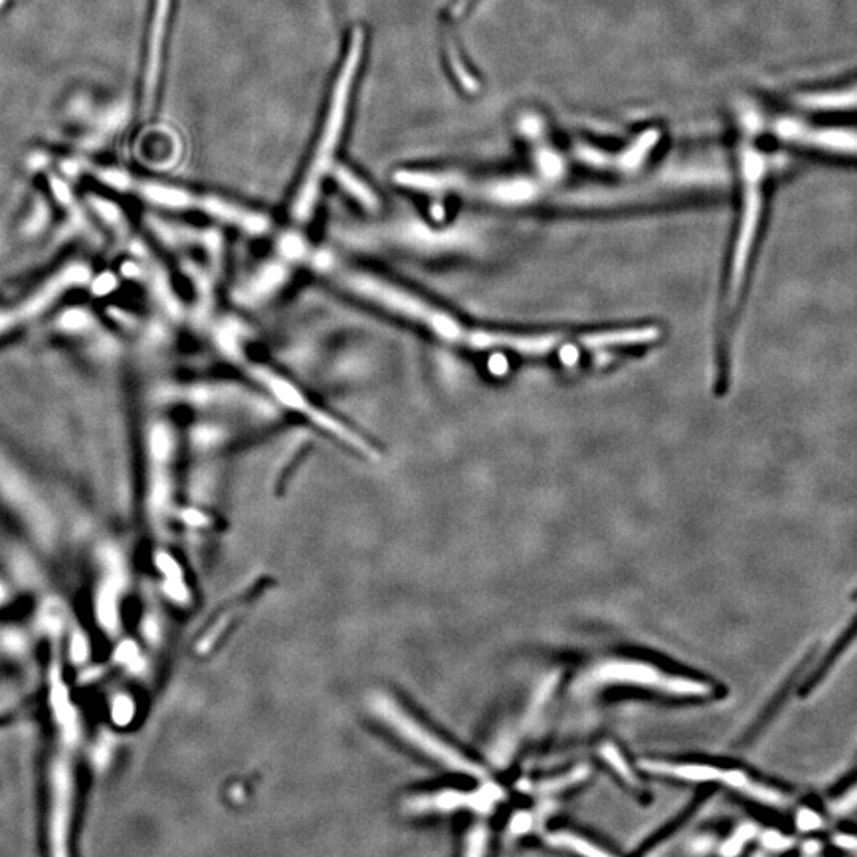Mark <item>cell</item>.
<instances>
[{
  "mask_svg": "<svg viewBox=\"0 0 857 857\" xmlns=\"http://www.w3.org/2000/svg\"><path fill=\"white\" fill-rule=\"evenodd\" d=\"M316 273L331 280L337 288L364 304L378 308L386 315L402 319L429 332L451 345L473 351L507 350L524 356H546L559 353L562 358L575 346V335L512 334L467 326L461 319L446 312L399 281L343 262L329 251L315 250L310 266Z\"/></svg>",
  "mask_w": 857,
  "mask_h": 857,
  "instance_id": "1",
  "label": "cell"
},
{
  "mask_svg": "<svg viewBox=\"0 0 857 857\" xmlns=\"http://www.w3.org/2000/svg\"><path fill=\"white\" fill-rule=\"evenodd\" d=\"M100 180L107 185L131 193L150 205L178 212H197L210 220L234 227L251 237L267 234L272 229V220L266 213L235 202L218 194L196 193L180 186L162 185L156 181L135 178L118 170H104L99 173Z\"/></svg>",
  "mask_w": 857,
  "mask_h": 857,
  "instance_id": "2",
  "label": "cell"
},
{
  "mask_svg": "<svg viewBox=\"0 0 857 857\" xmlns=\"http://www.w3.org/2000/svg\"><path fill=\"white\" fill-rule=\"evenodd\" d=\"M362 53H364V34L362 29L356 27L351 34L350 47L346 51L339 77L335 80L331 104L327 110L318 147L313 154L312 164L308 167L307 177L300 185L291 207V218L296 224L308 223L312 218L318 202L319 189L334 164L335 151L339 148L343 127H345L354 80L358 77L359 66H361Z\"/></svg>",
  "mask_w": 857,
  "mask_h": 857,
  "instance_id": "3",
  "label": "cell"
},
{
  "mask_svg": "<svg viewBox=\"0 0 857 857\" xmlns=\"http://www.w3.org/2000/svg\"><path fill=\"white\" fill-rule=\"evenodd\" d=\"M231 361L242 367L246 377L250 378L261 391H264V394H267V399L275 402L278 407L304 418L318 431L329 435L332 439L342 443L346 448L356 451L364 458H380V450L372 440L367 439L366 435L345 423L339 416L332 415L331 412H327L326 408L315 404L308 397L307 392L296 385L291 378L286 377L285 373L273 369L272 366L264 364V362L254 361L245 351H240Z\"/></svg>",
  "mask_w": 857,
  "mask_h": 857,
  "instance_id": "4",
  "label": "cell"
},
{
  "mask_svg": "<svg viewBox=\"0 0 857 857\" xmlns=\"http://www.w3.org/2000/svg\"><path fill=\"white\" fill-rule=\"evenodd\" d=\"M581 683L583 688H599V686L608 685L638 686V688L654 689V691L678 697H707L711 694L710 686L704 681L670 675L656 669L654 665L629 661V659L602 662L589 670Z\"/></svg>",
  "mask_w": 857,
  "mask_h": 857,
  "instance_id": "5",
  "label": "cell"
},
{
  "mask_svg": "<svg viewBox=\"0 0 857 857\" xmlns=\"http://www.w3.org/2000/svg\"><path fill=\"white\" fill-rule=\"evenodd\" d=\"M370 707L386 726L391 727L392 731L404 738L405 742H410V745L426 753L429 758L450 767L454 772L466 773L470 777H485V770L481 769L477 762L467 759L464 754L454 750L453 746L443 742L442 738L437 737L434 732H429V729L400 707L396 700H392L385 694H377L372 697Z\"/></svg>",
  "mask_w": 857,
  "mask_h": 857,
  "instance_id": "6",
  "label": "cell"
},
{
  "mask_svg": "<svg viewBox=\"0 0 857 857\" xmlns=\"http://www.w3.org/2000/svg\"><path fill=\"white\" fill-rule=\"evenodd\" d=\"M148 508L151 518L166 521L173 500V464L177 458V434L167 418L151 421L147 435Z\"/></svg>",
  "mask_w": 857,
  "mask_h": 857,
  "instance_id": "7",
  "label": "cell"
},
{
  "mask_svg": "<svg viewBox=\"0 0 857 857\" xmlns=\"http://www.w3.org/2000/svg\"><path fill=\"white\" fill-rule=\"evenodd\" d=\"M762 172L764 169H762L761 159L754 154H748L745 159V208H743L742 224H740L737 246H735L731 288H729V302L732 307L737 305L738 296L745 283L746 270L750 264L751 251L758 232L759 218H761Z\"/></svg>",
  "mask_w": 857,
  "mask_h": 857,
  "instance_id": "8",
  "label": "cell"
},
{
  "mask_svg": "<svg viewBox=\"0 0 857 857\" xmlns=\"http://www.w3.org/2000/svg\"><path fill=\"white\" fill-rule=\"evenodd\" d=\"M88 277L89 273L86 267H69V269L59 272L56 277L50 278L37 293L27 297L21 304L10 308V310H0V335L12 331L16 326H20L23 321H29V319L39 316L45 308L54 304L62 293H66L67 289L85 283Z\"/></svg>",
  "mask_w": 857,
  "mask_h": 857,
  "instance_id": "9",
  "label": "cell"
},
{
  "mask_svg": "<svg viewBox=\"0 0 857 857\" xmlns=\"http://www.w3.org/2000/svg\"><path fill=\"white\" fill-rule=\"evenodd\" d=\"M50 843L56 856L67 853L74 775L66 758H58L51 767Z\"/></svg>",
  "mask_w": 857,
  "mask_h": 857,
  "instance_id": "10",
  "label": "cell"
},
{
  "mask_svg": "<svg viewBox=\"0 0 857 857\" xmlns=\"http://www.w3.org/2000/svg\"><path fill=\"white\" fill-rule=\"evenodd\" d=\"M504 796V792L496 784H485L475 792H461L456 789L421 794L405 802V810L410 813H443V811L472 808L478 813H489L494 804Z\"/></svg>",
  "mask_w": 857,
  "mask_h": 857,
  "instance_id": "11",
  "label": "cell"
},
{
  "mask_svg": "<svg viewBox=\"0 0 857 857\" xmlns=\"http://www.w3.org/2000/svg\"><path fill=\"white\" fill-rule=\"evenodd\" d=\"M296 270V267L291 266L289 262L272 254L270 258L264 259L258 267H254L253 272L240 283L235 297L240 304L248 305V307L266 304L278 293H281V289L288 286L289 281L293 280Z\"/></svg>",
  "mask_w": 857,
  "mask_h": 857,
  "instance_id": "12",
  "label": "cell"
},
{
  "mask_svg": "<svg viewBox=\"0 0 857 857\" xmlns=\"http://www.w3.org/2000/svg\"><path fill=\"white\" fill-rule=\"evenodd\" d=\"M781 139L831 153L857 156V131L845 127H813L794 120L778 124Z\"/></svg>",
  "mask_w": 857,
  "mask_h": 857,
  "instance_id": "13",
  "label": "cell"
},
{
  "mask_svg": "<svg viewBox=\"0 0 857 857\" xmlns=\"http://www.w3.org/2000/svg\"><path fill=\"white\" fill-rule=\"evenodd\" d=\"M100 558L105 565V581L97 594V619L105 631L115 634L120 629V594L126 583V572L115 550L102 551Z\"/></svg>",
  "mask_w": 857,
  "mask_h": 857,
  "instance_id": "14",
  "label": "cell"
},
{
  "mask_svg": "<svg viewBox=\"0 0 857 857\" xmlns=\"http://www.w3.org/2000/svg\"><path fill=\"white\" fill-rule=\"evenodd\" d=\"M642 769L653 775L689 781V783H719L721 770L713 765L689 764V762L642 761Z\"/></svg>",
  "mask_w": 857,
  "mask_h": 857,
  "instance_id": "15",
  "label": "cell"
},
{
  "mask_svg": "<svg viewBox=\"0 0 857 857\" xmlns=\"http://www.w3.org/2000/svg\"><path fill=\"white\" fill-rule=\"evenodd\" d=\"M51 707H53L54 718L61 727L62 735L66 742L74 743L78 738L77 710L70 702L69 691L62 683L59 665L54 664L51 670Z\"/></svg>",
  "mask_w": 857,
  "mask_h": 857,
  "instance_id": "16",
  "label": "cell"
},
{
  "mask_svg": "<svg viewBox=\"0 0 857 857\" xmlns=\"http://www.w3.org/2000/svg\"><path fill=\"white\" fill-rule=\"evenodd\" d=\"M719 783L726 784L729 788L737 789V791L743 792L746 796L753 797V799L759 800V802H764V804L783 805L786 802V797L780 791L769 788L765 784L756 783V781L751 780L746 773L740 772V770H721Z\"/></svg>",
  "mask_w": 857,
  "mask_h": 857,
  "instance_id": "17",
  "label": "cell"
},
{
  "mask_svg": "<svg viewBox=\"0 0 857 857\" xmlns=\"http://www.w3.org/2000/svg\"><path fill=\"white\" fill-rule=\"evenodd\" d=\"M156 565H158V569L161 570L162 575L166 577L164 591H166L167 596L175 600V602H180V604L188 602V588H186L185 577H183V572H181L177 561L170 554L159 553L156 556Z\"/></svg>",
  "mask_w": 857,
  "mask_h": 857,
  "instance_id": "18",
  "label": "cell"
},
{
  "mask_svg": "<svg viewBox=\"0 0 857 857\" xmlns=\"http://www.w3.org/2000/svg\"><path fill=\"white\" fill-rule=\"evenodd\" d=\"M802 104L815 110H843V108L857 107V85L838 89V91H829V93L811 94L802 99Z\"/></svg>",
  "mask_w": 857,
  "mask_h": 857,
  "instance_id": "19",
  "label": "cell"
},
{
  "mask_svg": "<svg viewBox=\"0 0 857 857\" xmlns=\"http://www.w3.org/2000/svg\"><path fill=\"white\" fill-rule=\"evenodd\" d=\"M335 177L339 180L340 185L354 197V199L358 200L359 204L364 205L367 208H377L378 207V199L373 193L372 189L364 183V181L359 180L354 173H351L348 169H342L340 167L339 172L335 173Z\"/></svg>",
  "mask_w": 857,
  "mask_h": 857,
  "instance_id": "20",
  "label": "cell"
},
{
  "mask_svg": "<svg viewBox=\"0 0 857 857\" xmlns=\"http://www.w3.org/2000/svg\"><path fill=\"white\" fill-rule=\"evenodd\" d=\"M551 845L559 846L564 850L573 851V853L586 854V856H607V851L600 850L599 846L588 842L585 838L578 835L569 834V832H558L551 835Z\"/></svg>",
  "mask_w": 857,
  "mask_h": 857,
  "instance_id": "21",
  "label": "cell"
},
{
  "mask_svg": "<svg viewBox=\"0 0 857 857\" xmlns=\"http://www.w3.org/2000/svg\"><path fill=\"white\" fill-rule=\"evenodd\" d=\"M600 756L607 762L616 773H618L619 777L623 778L627 784H632L635 786L637 784V777H635V773L632 772L631 765L627 764L626 759H624L623 754L619 753L618 748L612 743H607V745L602 746L600 748Z\"/></svg>",
  "mask_w": 857,
  "mask_h": 857,
  "instance_id": "22",
  "label": "cell"
},
{
  "mask_svg": "<svg viewBox=\"0 0 857 857\" xmlns=\"http://www.w3.org/2000/svg\"><path fill=\"white\" fill-rule=\"evenodd\" d=\"M856 637L857 618L854 619L853 626H851L850 629H848V631L843 634L842 640H840V642H838L837 645L832 648L831 653H829V656H827V658L824 659L823 662H821V665H819V669L816 670L815 675H813V680H811L810 686H816V683H818V681H821V678L824 677V673H826L827 670L831 669L832 665H834L835 661H837L838 656H840V654H842L843 651L846 650V646L850 645V643L853 642L854 638Z\"/></svg>",
  "mask_w": 857,
  "mask_h": 857,
  "instance_id": "23",
  "label": "cell"
},
{
  "mask_svg": "<svg viewBox=\"0 0 857 857\" xmlns=\"http://www.w3.org/2000/svg\"><path fill=\"white\" fill-rule=\"evenodd\" d=\"M556 683H558V678L553 675V677L546 678L542 685L539 686V689L535 692L534 699H532L531 708L527 711V723H534L535 716L539 715L540 711L545 707L546 702H548V699H550L551 694H553Z\"/></svg>",
  "mask_w": 857,
  "mask_h": 857,
  "instance_id": "24",
  "label": "cell"
},
{
  "mask_svg": "<svg viewBox=\"0 0 857 857\" xmlns=\"http://www.w3.org/2000/svg\"><path fill=\"white\" fill-rule=\"evenodd\" d=\"M116 662L127 665L134 672H140L143 669V659L140 658L139 646L135 645L132 640H124L118 645L115 651Z\"/></svg>",
  "mask_w": 857,
  "mask_h": 857,
  "instance_id": "25",
  "label": "cell"
},
{
  "mask_svg": "<svg viewBox=\"0 0 857 857\" xmlns=\"http://www.w3.org/2000/svg\"><path fill=\"white\" fill-rule=\"evenodd\" d=\"M135 715V704L131 697L120 694L113 699L112 719L118 726H127L132 723Z\"/></svg>",
  "mask_w": 857,
  "mask_h": 857,
  "instance_id": "26",
  "label": "cell"
},
{
  "mask_svg": "<svg viewBox=\"0 0 857 857\" xmlns=\"http://www.w3.org/2000/svg\"><path fill=\"white\" fill-rule=\"evenodd\" d=\"M486 845H488V831H486V827H473L469 837H467V856H481L486 851Z\"/></svg>",
  "mask_w": 857,
  "mask_h": 857,
  "instance_id": "27",
  "label": "cell"
},
{
  "mask_svg": "<svg viewBox=\"0 0 857 857\" xmlns=\"http://www.w3.org/2000/svg\"><path fill=\"white\" fill-rule=\"evenodd\" d=\"M88 654V640L80 631H75L70 640V659L74 664H83L88 659Z\"/></svg>",
  "mask_w": 857,
  "mask_h": 857,
  "instance_id": "28",
  "label": "cell"
},
{
  "mask_svg": "<svg viewBox=\"0 0 857 857\" xmlns=\"http://www.w3.org/2000/svg\"><path fill=\"white\" fill-rule=\"evenodd\" d=\"M751 835H753V827H743L731 840H727L721 853L726 854V856H734V854L740 853L742 846L745 845L746 840H750Z\"/></svg>",
  "mask_w": 857,
  "mask_h": 857,
  "instance_id": "29",
  "label": "cell"
},
{
  "mask_svg": "<svg viewBox=\"0 0 857 857\" xmlns=\"http://www.w3.org/2000/svg\"><path fill=\"white\" fill-rule=\"evenodd\" d=\"M2 645L7 648L8 651H13V653H20L24 648V637L20 634V632L16 631H7L2 634Z\"/></svg>",
  "mask_w": 857,
  "mask_h": 857,
  "instance_id": "30",
  "label": "cell"
},
{
  "mask_svg": "<svg viewBox=\"0 0 857 857\" xmlns=\"http://www.w3.org/2000/svg\"><path fill=\"white\" fill-rule=\"evenodd\" d=\"M142 631L143 635L150 640V643H158L159 637H161V627H159L158 619L153 618V616H147V618L143 619Z\"/></svg>",
  "mask_w": 857,
  "mask_h": 857,
  "instance_id": "31",
  "label": "cell"
},
{
  "mask_svg": "<svg viewBox=\"0 0 857 857\" xmlns=\"http://www.w3.org/2000/svg\"><path fill=\"white\" fill-rule=\"evenodd\" d=\"M857 808V788L851 791L848 796L842 797L832 805L834 813H848V811L856 810Z\"/></svg>",
  "mask_w": 857,
  "mask_h": 857,
  "instance_id": "32",
  "label": "cell"
},
{
  "mask_svg": "<svg viewBox=\"0 0 857 857\" xmlns=\"http://www.w3.org/2000/svg\"><path fill=\"white\" fill-rule=\"evenodd\" d=\"M110 743H112L110 740H100L97 743L96 750H94V761L97 762L99 767H104L108 759H110V753H112V745Z\"/></svg>",
  "mask_w": 857,
  "mask_h": 857,
  "instance_id": "33",
  "label": "cell"
},
{
  "mask_svg": "<svg viewBox=\"0 0 857 857\" xmlns=\"http://www.w3.org/2000/svg\"><path fill=\"white\" fill-rule=\"evenodd\" d=\"M532 826V818L527 813H518L512 821V832L515 834H524L529 831Z\"/></svg>",
  "mask_w": 857,
  "mask_h": 857,
  "instance_id": "34",
  "label": "cell"
},
{
  "mask_svg": "<svg viewBox=\"0 0 857 857\" xmlns=\"http://www.w3.org/2000/svg\"><path fill=\"white\" fill-rule=\"evenodd\" d=\"M818 824V818H816V816L813 815L811 811L805 810L800 813L799 826L802 827V829H805V831H808V829H813V827L818 826Z\"/></svg>",
  "mask_w": 857,
  "mask_h": 857,
  "instance_id": "35",
  "label": "cell"
},
{
  "mask_svg": "<svg viewBox=\"0 0 857 857\" xmlns=\"http://www.w3.org/2000/svg\"><path fill=\"white\" fill-rule=\"evenodd\" d=\"M764 842L765 846H769V848H786V846H789V840L778 834L765 835Z\"/></svg>",
  "mask_w": 857,
  "mask_h": 857,
  "instance_id": "36",
  "label": "cell"
},
{
  "mask_svg": "<svg viewBox=\"0 0 857 857\" xmlns=\"http://www.w3.org/2000/svg\"><path fill=\"white\" fill-rule=\"evenodd\" d=\"M834 842L837 843V846H842V848H846V850H857V840L854 837L838 835V837L834 838Z\"/></svg>",
  "mask_w": 857,
  "mask_h": 857,
  "instance_id": "37",
  "label": "cell"
},
{
  "mask_svg": "<svg viewBox=\"0 0 857 857\" xmlns=\"http://www.w3.org/2000/svg\"><path fill=\"white\" fill-rule=\"evenodd\" d=\"M5 599H7V588H5L4 583L0 581V605L4 604Z\"/></svg>",
  "mask_w": 857,
  "mask_h": 857,
  "instance_id": "38",
  "label": "cell"
}]
</instances>
